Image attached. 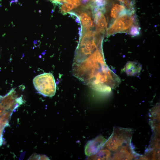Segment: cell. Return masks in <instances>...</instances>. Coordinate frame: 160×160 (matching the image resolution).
Masks as SVG:
<instances>
[{
  "mask_svg": "<svg viewBox=\"0 0 160 160\" xmlns=\"http://www.w3.org/2000/svg\"><path fill=\"white\" fill-rule=\"evenodd\" d=\"M132 131L130 129L116 128L104 145L109 150L116 152L113 159H116L120 155L128 150H133L131 145Z\"/></svg>",
  "mask_w": 160,
  "mask_h": 160,
  "instance_id": "1",
  "label": "cell"
},
{
  "mask_svg": "<svg viewBox=\"0 0 160 160\" xmlns=\"http://www.w3.org/2000/svg\"><path fill=\"white\" fill-rule=\"evenodd\" d=\"M33 83L37 91L45 96L52 97L55 94L56 85L53 75L51 73H44L35 76Z\"/></svg>",
  "mask_w": 160,
  "mask_h": 160,
  "instance_id": "2",
  "label": "cell"
},
{
  "mask_svg": "<svg viewBox=\"0 0 160 160\" xmlns=\"http://www.w3.org/2000/svg\"><path fill=\"white\" fill-rule=\"evenodd\" d=\"M24 102L22 97H18L15 89H12L0 99V116L7 111L13 112Z\"/></svg>",
  "mask_w": 160,
  "mask_h": 160,
  "instance_id": "3",
  "label": "cell"
},
{
  "mask_svg": "<svg viewBox=\"0 0 160 160\" xmlns=\"http://www.w3.org/2000/svg\"><path fill=\"white\" fill-rule=\"evenodd\" d=\"M132 17L128 12L119 16L109 27L107 31V35L110 36L115 33L126 32L132 26Z\"/></svg>",
  "mask_w": 160,
  "mask_h": 160,
  "instance_id": "4",
  "label": "cell"
},
{
  "mask_svg": "<svg viewBox=\"0 0 160 160\" xmlns=\"http://www.w3.org/2000/svg\"><path fill=\"white\" fill-rule=\"evenodd\" d=\"M105 141V138L102 136H99L89 141L85 146V154L87 156H90L96 154L103 146Z\"/></svg>",
  "mask_w": 160,
  "mask_h": 160,
  "instance_id": "5",
  "label": "cell"
},
{
  "mask_svg": "<svg viewBox=\"0 0 160 160\" xmlns=\"http://www.w3.org/2000/svg\"><path fill=\"white\" fill-rule=\"evenodd\" d=\"M102 9H95L94 22L96 25L95 32L97 34L103 33L106 28L107 23Z\"/></svg>",
  "mask_w": 160,
  "mask_h": 160,
  "instance_id": "6",
  "label": "cell"
},
{
  "mask_svg": "<svg viewBox=\"0 0 160 160\" xmlns=\"http://www.w3.org/2000/svg\"><path fill=\"white\" fill-rule=\"evenodd\" d=\"M90 12L87 9L82 10L79 12V18L83 29H91L94 23Z\"/></svg>",
  "mask_w": 160,
  "mask_h": 160,
  "instance_id": "7",
  "label": "cell"
},
{
  "mask_svg": "<svg viewBox=\"0 0 160 160\" xmlns=\"http://www.w3.org/2000/svg\"><path fill=\"white\" fill-rule=\"evenodd\" d=\"M142 69V66L138 62L129 61L127 63L124 68V70L127 74L130 76H137Z\"/></svg>",
  "mask_w": 160,
  "mask_h": 160,
  "instance_id": "8",
  "label": "cell"
},
{
  "mask_svg": "<svg viewBox=\"0 0 160 160\" xmlns=\"http://www.w3.org/2000/svg\"><path fill=\"white\" fill-rule=\"evenodd\" d=\"M12 111L6 112L0 118V146L3 142L2 133L4 128L9 125V122L12 114Z\"/></svg>",
  "mask_w": 160,
  "mask_h": 160,
  "instance_id": "9",
  "label": "cell"
},
{
  "mask_svg": "<svg viewBox=\"0 0 160 160\" xmlns=\"http://www.w3.org/2000/svg\"><path fill=\"white\" fill-rule=\"evenodd\" d=\"M125 7L123 5L116 4L112 8L110 16L113 19H116L119 16L127 13Z\"/></svg>",
  "mask_w": 160,
  "mask_h": 160,
  "instance_id": "10",
  "label": "cell"
},
{
  "mask_svg": "<svg viewBox=\"0 0 160 160\" xmlns=\"http://www.w3.org/2000/svg\"><path fill=\"white\" fill-rule=\"evenodd\" d=\"M93 155L89 159L94 160H107L111 159V153L108 150L102 149Z\"/></svg>",
  "mask_w": 160,
  "mask_h": 160,
  "instance_id": "11",
  "label": "cell"
},
{
  "mask_svg": "<svg viewBox=\"0 0 160 160\" xmlns=\"http://www.w3.org/2000/svg\"><path fill=\"white\" fill-rule=\"evenodd\" d=\"M74 8L73 5L70 3L65 2L61 4L60 9L61 13L65 14Z\"/></svg>",
  "mask_w": 160,
  "mask_h": 160,
  "instance_id": "12",
  "label": "cell"
},
{
  "mask_svg": "<svg viewBox=\"0 0 160 160\" xmlns=\"http://www.w3.org/2000/svg\"><path fill=\"white\" fill-rule=\"evenodd\" d=\"M139 30L137 26H132L130 29V33L133 36L137 35L139 33Z\"/></svg>",
  "mask_w": 160,
  "mask_h": 160,
  "instance_id": "13",
  "label": "cell"
},
{
  "mask_svg": "<svg viewBox=\"0 0 160 160\" xmlns=\"http://www.w3.org/2000/svg\"><path fill=\"white\" fill-rule=\"evenodd\" d=\"M124 4L128 7H130L132 3V0H118Z\"/></svg>",
  "mask_w": 160,
  "mask_h": 160,
  "instance_id": "14",
  "label": "cell"
},
{
  "mask_svg": "<svg viewBox=\"0 0 160 160\" xmlns=\"http://www.w3.org/2000/svg\"><path fill=\"white\" fill-rule=\"evenodd\" d=\"M50 1L55 4H60L63 1V0H50Z\"/></svg>",
  "mask_w": 160,
  "mask_h": 160,
  "instance_id": "15",
  "label": "cell"
},
{
  "mask_svg": "<svg viewBox=\"0 0 160 160\" xmlns=\"http://www.w3.org/2000/svg\"><path fill=\"white\" fill-rule=\"evenodd\" d=\"M1 97L0 96V99H1Z\"/></svg>",
  "mask_w": 160,
  "mask_h": 160,
  "instance_id": "16",
  "label": "cell"
}]
</instances>
